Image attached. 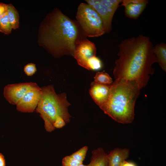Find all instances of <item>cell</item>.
Returning a JSON list of instances; mask_svg holds the SVG:
<instances>
[{
  "instance_id": "1",
  "label": "cell",
  "mask_w": 166,
  "mask_h": 166,
  "mask_svg": "<svg viewBox=\"0 0 166 166\" xmlns=\"http://www.w3.org/2000/svg\"><path fill=\"white\" fill-rule=\"evenodd\" d=\"M118 47L113 71L115 80L134 81L141 89L144 87L154 73L152 65L157 62L150 38L140 34L122 41Z\"/></svg>"
},
{
  "instance_id": "2",
  "label": "cell",
  "mask_w": 166,
  "mask_h": 166,
  "mask_svg": "<svg viewBox=\"0 0 166 166\" xmlns=\"http://www.w3.org/2000/svg\"><path fill=\"white\" fill-rule=\"evenodd\" d=\"M87 37L77 20L56 8L41 23L38 42L55 58L65 55L73 57L78 44Z\"/></svg>"
},
{
  "instance_id": "3",
  "label": "cell",
  "mask_w": 166,
  "mask_h": 166,
  "mask_svg": "<svg viewBox=\"0 0 166 166\" xmlns=\"http://www.w3.org/2000/svg\"><path fill=\"white\" fill-rule=\"evenodd\" d=\"M140 89L134 81L115 80L110 85L107 101L100 108L119 123H131L134 120L135 102Z\"/></svg>"
},
{
  "instance_id": "4",
  "label": "cell",
  "mask_w": 166,
  "mask_h": 166,
  "mask_svg": "<svg viewBox=\"0 0 166 166\" xmlns=\"http://www.w3.org/2000/svg\"><path fill=\"white\" fill-rule=\"evenodd\" d=\"M41 89V97L36 111L44 120L46 131L51 132L55 129L53 124L57 117H61L66 123L69 122L71 116L68 108L71 104L67 99L66 93L57 94L53 85H49Z\"/></svg>"
},
{
  "instance_id": "5",
  "label": "cell",
  "mask_w": 166,
  "mask_h": 166,
  "mask_svg": "<svg viewBox=\"0 0 166 166\" xmlns=\"http://www.w3.org/2000/svg\"><path fill=\"white\" fill-rule=\"evenodd\" d=\"M76 17L77 21L87 37H98L105 33L101 17L88 4H80Z\"/></svg>"
},
{
  "instance_id": "6",
  "label": "cell",
  "mask_w": 166,
  "mask_h": 166,
  "mask_svg": "<svg viewBox=\"0 0 166 166\" xmlns=\"http://www.w3.org/2000/svg\"><path fill=\"white\" fill-rule=\"evenodd\" d=\"M87 3L92 7L101 17L103 24L105 33L111 31L112 22L114 14L121 2V0H86Z\"/></svg>"
},
{
  "instance_id": "7",
  "label": "cell",
  "mask_w": 166,
  "mask_h": 166,
  "mask_svg": "<svg viewBox=\"0 0 166 166\" xmlns=\"http://www.w3.org/2000/svg\"><path fill=\"white\" fill-rule=\"evenodd\" d=\"M38 86L36 83L33 82L8 84L4 88V96L9 103L16 105L27 91Z\"/></svg>"
},
{
  "instance_id": "8",
  "label": "cell",
  "mask_w": 166,
  "mask_h": 166,
  "mask_svg": "<svg viewBox=\"0 0 166 166\" xmlns=\"http://www.w3.org/2000/svg\"><path fill=\"white\" fill-rule=\"evenodd\" d=\"M96 51L95 44L85 38L81 41L77 46L73 57L79 65L87 69L89 60L96 56Z\"/></svg>"
},
{
  "instance_id": "9",
  "label": "cell",
  "mask_w": 166,
  "mask_h": 166,
  "mask_svg": "<svg viewBox=\"0 0 166 166\" xmlns=\"http://www.w3.org/2000/svg\"><path fill=\"white\" fill-rule=\"evenodd\" d=\"M41 89L39 86L27 91L16 104L17 110L24 113H32L36 109L40 99Z\"/></svg>"
},
{
  "instance_id": "10",
  "label": "cell",
  "mask_w": 166,
  "mask_h": 166,
  "mask_svg": "<svg viewBox=\"0 0 166 166\" xmlns=\"http://www.w3.org/2000/svg\"><path fill=\"white\" fill-rule=\"evenodd\" d=\"M110 85L100 84L94 82L91 84L89 94L95 102L100 108L106 102L109 98Z\"/></svg>"
},
{
  "instance_id": "11",
  "label": "cell",
  "mask_w": 166,
  "mask_h": 166,
  "mask_svg": "<svg viewBox=\"0 0 166 166\" xmlns=\"http://www.w3.org/2000/svg\"><path fill=\"white\" fill-rule=\"evenodd\" d=\"M121 6L125 8V14L128 18L136 19L145 8L147 0H123Z\"/></svg>"
},
{
  "instance_id": "12",
  "label": "cell",
  "mask_w": 166,
  "mask_h": 166,
  "mask_svg": "<svg viewBox=\"0 0 166 166\" xmlns=\"http://www.w3.org/2000/svg\"><path fill=\"white\" fill-rule=\"evenodd\" d=\"M129 154L127 148H115L108 155V166H120L128 158Z\"/></svg>"
},
{
  "instance_id": "13",
  "label": "cell",
  "mask_w": 166,
  "mask_h": 166,
  "mask_svg": "<svg viewBox=\"0 0 166 166\" xmlns=\"http://www.w3.org/2000/svg\"><path fill=\"white\" fill-rule=\"evenodd\" d=\"M87 166H108V155L99 148L92 151L91 161Z\"/></svg>"
},
{
  "instance_id": "14",
  "label": "cell",
  "mask_w": 166,
  "mask_h": 166,
  "mask_svg": "<svg viewBox=\"0 0 166 166\" xmlns=\"http://www.w3.org/2000/svg\"><path fill=\"white\" fill-rule=\"evenodd\" d=\"M153 52L158 63L162 69L166 71V45L164 43L157 44L153 47Z\"/></svg>"
},
{
  "instance_id": "15",
  "label": "cell",
  "mask_w": 166,
  "mask_h": 166,
  "mask_svg": "<svg viewBox=\"0 0 166 166\" xmlns=\"http://www.w3.org/2000/svg\"><path fill=\"white\" fill-rule=\"evenodd\" d=\"M7 14L12 29L15 30L18 28L19 26V13L12 4H7Z\"/></svg>"
},
{
  "instance_id": "16",
  "label": "cell",
  "mask_w": 166,
  "mask_h": 166,
  "mask_svg": "<svg viewBox=\"0 0 166 166\" xmlns=\"http://www.w3.org/2000/svg\"><path fill=\"white\" fill-rule=\"evenodd\" d=\"M94 82L96 83L104 84L110 85L113 81L109 75L104 71L97 72L94 77Z\"/></svg>"
},
{
  "instance_id": "17",
  "label": "cell",
  "mask_w": 166,
  "mask_h": 166,
  "mask_svg": "<svg viewBox=\"0 0 166 166\" xmlns=\"http://www.w3.org/2000/svg\"><path fill=\"white\" fill-rule=\"evenodd\" d=\"M12 29L7 14L0 19V32L5 34L8 35L11 33Z\"/></svg>"
},
{
  "instance_id": "18",
  "label": "cell",
  "mask_w": 166,
  "mask_h": 166,
  "mask_svg": "<svg viewBox=\"0 0 166 166\" xmlns=\"http://www.w3.org/2000/svg\"><path fill=\"white\" fill-rule=\"evenodd\" d=\"M103 66L101 61L96 56L93 57L88 63L87 69L89 70H98Z\"/></svg>"
},
{
  "instance_id": "19",
  "label": "cell",
  "mask_w": 166,
  "mask_h": 166,
  "mask_svg": "<svg viewBox=\"0 0 166 166\" xmlns=\"http://www.w3.org/2000/svg\"><path fill=\"white\" fill-rule=\"evenodd\" d=\"M88 150V147L85 146L70 155L74 159L83 162Z\"/></svg>"
},
{
  "instance_id": "20",
  "label": "cell",
  "mask_w": 166,
  "mask_h": 166,
  "mask_svg": "<svg viewBox=\"0 0 166 166\" xmlns=\"http://www.w3.org/2000/svg\"><path fill=\"white\" fill-rule=\"evenodd\" d=\"M83 163L70 156H65L62 160V166H78Z\"/></svg>"
},
{
  "instance_id": "21",
  "label": "cell",
  "mask_w": 166,
  "mask_h": 166,
  "mask_svg": "<svg viewBox=\"0 0 166 166\" xmlns=\"http://www.w3.org/2000/svg\"><path fill=\"white\" fill-rule=\"evenodd\" d=\"M24 70L25 74L28 76L33 75L36 71V65L32 63H28L24 67Z\"/></svg>"
},
{
  "instance_id": "22",
  "label": "cell",
  "mask_w": 166,
  "mask_h": 166,
  "mask_svg": "<svg viewBox=\"0 0 166 166\" xmlns=\"http://www.w3.org/2000/svg\"><path fill=\"white\" fill-rule=\"evenodd\" d=\"M66 124L63 119L59 117L56 118L53 124V126L55 128H60L65 126Z\"/></svg>"
},
{
  "instance_id": "23",
  "label": "cell",
  "mask_w": 166,
  "mask_h": 166,
  "mask_svg": "<svg viewBox=\"0 0 166 166\" xmlns=\"http://www.w3.org/2000/svg\"><path fill=\"white\" fill-rule=\"evenodd\" d=\"M7 4L0 2V19L7 14Z\"/></svg>"
},
{
  "instance_id": "24",
  "label": "cell",
  "mask_w": 166,
  "mask_h": 166,
  "mask_svg": "<svg viewBox=\"0 0 166 166\" xmlns=\"http://www.w3.org/2000/svg\"><path fill=\"white\" fill-rule=\"evenodd\" d=\"M120 166H136L133 163L127 162L125 160L124 161Z\"/></svg>"
},
{
  "instance_id": "25",
  "label": "cell",
  "mask_w": 166,
  "mask_h": 166,
  "mask_svg": "<svg viewBox=\"0 0 166 166\" xmlns=\"http://www.w3.org/2000/svg\"><path fill=\"white\" fill-rule=\"evenodd\" d=\"M0 166H6V163L4 156L1 153H0Z\"/></svg>"
},
{
  "instance_id": "26",
  "label": "cell",
  "mask_w": 166,
  "mask_h": 166,
  "mask_svg": "<svg viewBox=\"0 0 166 166\" xmlns=\"http://www.w3.org/2000/svg\"><path fill=\"white\" fill-rule=\"evenodd\" d=\"M78 166H87V165H84L83 164H81Z\"/></svg>"
}]
</instances>
